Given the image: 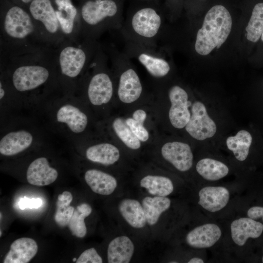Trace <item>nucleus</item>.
I'll use <instances>...</instances> for the list:
<instances>
[{"instance_id":"nucleus-38","label":"nucleus","mask_w":263,"mask_h":263,"mask_svg":"<svg viewBox=\"0 0 263 263\" xmlns=\"http://www.w3.org/2000/svg\"><path fill=\"white\" fill-rule=\"evenodd\" d=\"M174 0H165L164 5H162L165 12V14L167 13L168 11L170 13L172 11V3H174Z\"/></svg>"},{"instance_id":"nucleus-37","label":"nucleus","mask_w":263,"mask_h":263,"mask_svg":"<svg viewBox=\"0 0 263 263\" xmlns=\"http://www.w3.org/2000/svg\"><path fill=\"white\" fill-rule=\"evenodd\" d=\"M147 117L146 112L141 109L136 110L132 114V118L136 121L143 124Z\"/></svg>"},{"instance_id":"nucleus-12","label":"nucleus","mask_w":263,"mask_h":263,"mask_svg":"<svg viewBox=\"0 0 263 263\" xmlns=\"http://www.w3.org/2000/svg\"><path fill=\"white\" fill-rule=\"evenodd\" d=\"M6 33L15 38H23L34 31V25L29 15L22 8L14 6L9 9L4 20Z\"/></svg>"},{"instance_id":"nucleus-15","label":"nucleus","mask_w":263,"mask_h":263,"mask_svg":"<svg viewBox=\"0 0 263 263\" xmlns=\"http://www.w3.org/2000/svg\"><path fill=\"white\" fill-rule=\"evenodd\" d=\"M222 231L220 227L212 223H207L195 227L186 236V242L190 247L196 249L209 248L220 239Z\"/></svg>"},{"instance_id":"nucleus-41","label":"nucleus","mask_w":263,"mask_h":263,"mask_svg":"<svg viewBox=\"0 0 263 263\" xmlns=\"http://www.w3.org/2000/svg\"><path fill=\"white\" fill-rule=\"evenodd\" d=\"M22 2L25 3H31V2L33 0H21Z\"/></svg>"},{"instance_id":"nucleus-30","label":"nucleus","mask_w":263,"mask_h":263,"mask_svg":"<svg viewBox=\"0 0 263 263\" xmlns=\"http://www.w3.org/2000/svg\"><path fill=\"white\" fill-rule=\"evenodd\" d=\"M72 200V194L68 191H64L57 197L54 219L59 226L64 227L69 224L75 210L74 207L70 205Z\"/></svg>"},{"instance_id":"nucleus-4","label":"nucleus","mask_w":263,"mask_h":263,"mask_svg":"<svg viewBox=\"0 0 263 263\" xmlns=\"http://www.w3.org/2000/svg\"><path fill=\"white\" fill-rule=\"evenodd\" d=\"M232 25L231 16L225 7L222 5L212 6L197 31L194 46L196 52L207 56L215 48L219 49L229 35Z\"/></svg>"},{"instance_id":"nucleus-5","label":"nucleus","mask_w":263,"mask_h":263,"mask_svg":"<svg viewBox=\"0 0 263 263\" xmlns=\"http://www.w3.org/2000/svg\"><path fill=\"white\" fill-rule=\"evenodd\" d=\"M125 0H86L81 8L85 24L90 28L120 30L123 24Z\"/></svg>"},{"instance_id":"nucleus-8","label":"nucleus","mask_w":263,"mask_h":263,"mask_svg":"<svg viewBox=\"0 0 263 263\" xmlns=\"http://www.w3.org/2000/svg\"><path fill=\"white\" fill-rule=\"evenodd\" d=\"M190 111V119L185 128L188 134L201 142L213 138L217 133L218 127L206 104L202 101L195 100L192 102Z\"/></svg>"},{"instance_id":"nucleus-42","label":"nucleus","mask_w":263,"mask_h":263,"mask_svg":"<svg viewBox=\"0 0 263 263\" xmlns=\"http://www.w3.org/2000/svg\"><path fill=\"white\" fill-rule=\"evenodd\" d=\"M73 261L76 262V259L75 258H73Z\"/></svg>"},{"instance_id":"nucleus-28","label":"nucleus","mask_w":263,"mask_h":263,"mask_svg":"<svg viewBox=\"0 0 263 263\" xmlns=\"http://www.w3.org/2000/svg\"><path fill=\"white\" fill-rule=\"evenodd\" d=\"M57 19L63 32L70 34L73 29L77 9L71 0H55Z\"/></svg>"},{"instance_id":"nucleus-27","label":"nucleus","mask_w":263,"mask_h":263,"mask_svg":"<svg viewBox=\"0 0 263 263\" xmlns=\"http://www.w3.org/2000/svg\"><path fill=\"white\" fill-rule=\"evenodd\" d=\"M140 186L152 196L167 197L174 190L172 181L163 176L148 175L141 179Z\"/></svg>"},{"instance_id":"nucleus-36","label":"nucleus","mask_w":263,"mask_h":263,"mask_svg":"<svg viewBox=\"0 0 263 263\" xmlns=\"http://www.w3.org/2000/svg\"><path fill=\"white\" fill-rule=\"evenodd\" d=\"M247 215L255 220L261 219L263 222V207L254 206L250 207L247 212Z\"/></svg>"},{"instance_id":"nucleus-33","label":"nucleus","mask_w":263,"mask_h":263,"mask_svg":"<svg viewBox=\"0 0 263 263\" xmlns=\"http://www.w3.org/2000/svg\"><path fill=\"white\" fill-rule=\"evenodd\" d=\"M127 125L136 137L142 142L147 141L149 138V134L146 129L141 123L132 118H128L125 120Z\"/></svg>"},{"instance_id":"nucleus-25","label":"nucleus","mask_w":263,"mask_h":263,"mask_svg":"<svg viewBox=\"0 0 263 263\" xmlns=\"http://www.w3.org/2000/svg\"><path fill=\"white\" fill-rule=\"evenodd\" d=\"M252 142V137L250 133L245 130L241 129L235 134L228 136L225 144L236 160L243 162L248 156Z\"/></svg>"},{"instance_id":"nucleus-19","label":"nucleus","mask_w":263,"mask_h":263,"mask_svg":"<svg viewBox=\"0 0 263 263\" xmlns=\"http://www.w3.org/2000/svg\"><path fill=\"white\" fill-rule=\"evenodd\" d=\"M83 152L89 161L104 166L113 165L120 158L118 149L108 142H100L87 146Z\"/></svg>"},{"instance_id":"nucleus-22","label":"nucleus","mask_w":263,"mask_h":263,"mask_svg":"<svg viewBox=\"0 0 263 263\" xmlns=\"http://www.w3.org/2000/svg\"><path fill=\"white\" fill-rule=\"evenodd\" d=\"M134 252V245L128 236L122 235L113 239L107 249V259L109 263H128Z\"/></svg>"},{"instance_id":"nucleus-43","label":"nucleus","mask_w":263,"mask_h":263,"mask_svg":"<svg viewBox=\"0 0 263 263\" xmlns=\"http://www.w3.org/2000/svg\"><path fill=\"white\" fill-rule=\"evenodd\" d=\"M261 39L263 41V34H262V35L261 36Z\"/></svg>"},{"instance_id":"nucleus-32","label":"nucleus","mask_w":263,"mask_h":263,"mask_svg":"<svg viewBox=\"0 0 263 263\" xmlns=\"http://www.w3.org/2000/svg\"><path fill=\"white\" fill-rule=\"evenodd\" d=\"M112 126L115 134L127 147L132 150L140 148V141L133 134L125 120L116 118L113 121Z\"/></svg>"},{"instance_id":"nucleus-31","label":"nucleus","mask_w":263,"mask_h":263,"mask_svg":"<svg viewBox=\"0 0 263 263\" xmlns=\"http://www.w3.org/2000/svg\"><path fill=\"white\" fill-rule=\"evenodd\" d=\"M247 39L253 42H257L263 33V3L255 5L252 10L250 20L245 28Z\"/></svg>"},{"instance_id":"nucleus-24","label":"nucleus","mask_w":263,"mask_h":263,"mask_svg":"<svg viewBox=\"0 0 263 263\" xmlns=\"http://www.w3.org/2000/svg\"><path fill=\"white\" fill-rule=\"evenodd\" d=\"M195 168L197 172L203 178L211 181L222 179L229 172L228 167L225 163L209 157L199 160Z\"/></svg>"},{"instance_id":"nucleus-6","label":"nucleus","mask_w":263,"mask_h":263,"mask_svg":"<svg viewBox=\"0 0 263 263\" xmlns=\"http://www.w3.org/2000/svg\"><path fill=\"white\" fill-rule=\"evenodd\" d=\"M112 61L119 72L117 89L118 97L125 103H131L137 100L143 92L140 78L133 68L131 59L123 51L115 47L111 49Z\"/></svg>"},{"instance_id":"nucleus-11","label":"nucleus","mask_w":263,"mask_h":263,"mask_svg":"<svg viewBox=\"0 0 263 263\" xmlns=\"http://www.w3.org/2000/svg\"><path fill=\"white\" fill-rule=\"evenodd\" d=\"M161 154L166 161L180 171H188L193 166V154L190 146L186 143L167 142L162 146Z\"/></svg>"},{"instance_id":"nucleus-10","label":"nucleus","mask_w":263,"mask_h":263,"mask_svg":"<svg viewBox=\"0 0 263 263\" xmlns=\"http://www.w3.org/2000/svg\"><path fill=\"white\" fill-rule=\"evenodd\" d=\"M113 90V81L109 74L104 71L95 72L87 85V101L94 107L105 105L112 99Z\"/></svg>"},{"instance_id":"nucleus-18","label":"nucleus","mask_w":263,"mask_h":263,"mask_svg":"<svg viewBox=\"0 0 263 263\" xmlns=\"http://www.w3.org/2000/svg\"><path fill=\"white\" fill-rule=\"evenodd\" d=\"M38 246L32 238L23 237L14 241L10 245L3 263H27L37 253Z\"/></svg>"},{"instance_id":"nucleus-3","label":"nucleus","mask_w":263,"mask_h":263,"mask_svg":"<svg viewBox=\"0 0 263 263\" xmlns=\"http://www.w3.org/2000/svg\"><path fill=\"white\" fill-rule=\"evenodd\" d=\"M46 131L33 117L19 116L0 120V153L12 157L47 143Z\"/></svg>"},{"instance_id":"nucleus-20","label":"nucleus","mask_w":263,"mask_h":263,"mask_svg":"<svg viewBox=\"0 0 263 263\" xmlns=\"http://www.w3.org/2000/svg\"><path fill=\"white\" fill-rule=\"evenodd\" d=\"M29 11L34 19L41 21L49 32L55 33L57 31L59 23L50 0H32Z\"/></svg>"},{"instance_id":"nucleus-34","label":"nucleus","mask_w":263,"mask_h":263,"mask_svg":"<svg viewBox=\"0 0 263 263\" xmlns=\"http://www.w3.org/2000/svg\"><path fill=\"white\" fill-rule=\"evenodd\" d=\"M103 260L94 248L85 250L76 260V263H102Z\"/></svg>"},{"instance_id":"nucleus-35","label":"nucleus","mask_w":263,"mask_h":263,"mask_svg":"<svg viewBox=\"0 0 263 263\" xmlns=\"http://www.w3.org/2000/svg\"><path fill=\"white\" fill-rule=\"evenodd\" d=\"M42 204V201L40 198H29L24 196L19 200L18 205L19 207L23 210L26 208H38L41 206Z\"/></svg>"},{"instance_id":"nucleus-39","label":"nucleus","mask_w":263,"mask_h":263,"mask_svg":"<svg viewBox=\"0 0 263 263\" xmlns=\"http://www.w3.org/2000/svg\"><path fill=\"white\" fill-rule=\"evenodd\" d=\"M188 263H204V260L198 257H193L190 259L188 262Z\"/></svg>"},{"instance_id":"nucleus-16","label":"nucleus","mask_w":263,"mask_h":263,"mask_svg":"<svg viewBox=\"0 0 263 263\" xmlns=\"http://www.w3.org/2000/svg\"><path fill=\"white\" fill-rule=\"evenodd\" d=\"M230 231L234 243L242 246L249 238H258L262 235L263 224L248 217H242L231 223Z\"/></svg>"},{"instance_id":"nucleus-17","label":"nucleus","mask_w":263,"mask_h":263,"mask_svg":"<svg viewBox=\"0 0 263 263\" xmlns=\"http://www.w3.org/2000/svg\"><path fill=\"white\" fill-rule=\"evenodd\" d=\"M198 195V204L211 212L220 211L225 207L230 198L229 190L221 186L204 187L199 191Z\"/></svg>"},{"instance_id":"nucleus-23","label":"nucleus","mask_w":263,"mask_h":263,"mask_svg":"<svg viewBox=\"0 0 263 263\" xmlns=\"http://www.w3.org/2000/svg\"><path fill=\"white\" fill-rule=\"evenodd\" d=\"M119 212L124 220L132 227L143 228L147 220L142 204L138 200L126 198L122 200L118 207Z\"/></svg>"},{"instance_id":"nucleus-13","label":"nucleus","mask_w":263,"mask_h":263,"mask_svg":"<svg viewBox=\"0 0 263 263\" xmlns=\"http://www.w3.org/2000/svg\"><path fill=\"white\" fill-rule=\"evenodd\" d=\"M87 55L79 48L67 46L59 55V65L62 75L70 79L77 77L81 73L86 63Z\"/></svg>"},{"instance_id":"nucleus-1","label":"nucleus","mask_w":263,"mask_h":263,"mask_svg":"<svg viewBox=\"0 0 263 263\" xmlns=\"http://www.w3.org/2000/svg\"><path fill=\"white\" fill-rule=\"evenodd\" d=\"M81 98L66 94L56 96L38 112L36 118H42L41 124L49 131L67 139L69 143L82 138L88 127L89 118Z\"/></svg>"},{"instance_id":"nucleus-26","label":"nucleus","mask_w":263,"mask_h":263,"mask_svg":"<svg viewBox=\"0 0 263 263\" xmlns=\"http://www.w3.org/2000/svg\"><path fill=\"white\" fill-rule=\"evenodd\" d=\"M141 204L147 223L152 226L157 223L161 215L169 208L171 200L167 197L146 196L142 199Z\"/></svg>"},{"instance_id":"nucleus-44","label":"nucleus","mask_w":263,"mask_h":263,"mask_svg":"<svg viewBox=\"0 0 263 263\" xmlns=\"http://www.w3.org/2000/svg\"><path fill=\"white\" fill-rule=\"evenodd\" d=\"M262 262L263 263V257H262Z\"/></svg>"},{"instance_id":"nucleus-7","label":"nucleus","mask_w":263,"mask_h":263,"mask_svg":"<svg viewBox=\"0 0 263 263\" xmlns=\"http://www.w3.org/2000/svg\"><path fill=\"white\" fill-rule=\"evenodd\" d=\"M123 51L131 59H135L152 77L162 78L170 72L171 68L166 58L164 48L159 45L150 47L124 39Z\"/></svg>"},{"instance_id":"nucleus-40","label":"nucleus","mask_w":263,"mask_h":263,"mask_svg":"<svg viewBox=\"0 0 263 263\" xmlns=\"http://www.w3.org/2000/svg\"><path fill=\"white\" fill-rule=\"evenodd\" d=\"M139 0V1H146V2H160V0Z\"/></svg>"},{"instance_id":"nucleus-14","label":"nucleus","mask_w":263,"mask_h":263,"mask_svg":"<svg viewBox=\"0 0 263 263\" xmlns=\"http://www.w3.org/2000/svg\"><path fill=\"white\" fill-rule=\"evenodd\" d=\"M58 176L57 170L50 165L47 157L43 156L34 159L29 164L26 171L28 182L37 186L49 185L54 183Z\"/></svg>"},{"instance_id":"nucleus-29","label":"nucleus","mask_w":263,"mask_h":263,"mask_svg":"<svg viewBox=\"0 0 263 263\" xmlns=\"http://www.w3.org/2000/svg\"><path fill=\"white\" fill-rule=\"evenodd\" d=\"M92 212L90 205L82 203L75 209L73 214L69 222L68 226L73 235L78 238H83L87 234V227L84 222L86 217Z\"/></svg>"},{"instance_id":"nucleus-9","label":"nucleus","mask_w":263,"mask_h":263,"mask_svg":"<svg viewBox=\"0 0 263 263\" xmlns=\"http://www.w3.org/2000/svg\"><path fill=\"white\" fill-rule=\"evenodd\" d=\"M168 96L171 106L169 117L172 126L178 129L185 128L190 116L192 102L188 100L187 92L181 86L174 85L168 91Z\"/></svg>"},{"instance_id":"nucleus-21","label":"nucleus","mask_w":263,"mask_h":263,"mask_svg":"<svg viewBox=\"0 0 263 263\" xmlns=\"http://www.w3.org/2000/svg\"><path fill=\"white\" fill-rule=\"evenodd\" d=\"M84 180L92 190L100 195L113 193L117 186L116 179L112 175L101 170L89 169L84 173Z\"/></svg>"},{"instance_id":"nucleus-2","label":"nucleus","mask_w":263,"mask_h":263,"mask_svg":"<svg viewBox=\"0 0 263 263\" xmlns=\"http://www.w3.org/2000/svg\"><path fill=\"white\" fill-rule=\"evenodd\" d=\"M165 14L160 2L132 0L119 30L123 39L147 46H158L165 26Z\"/></svg>"}]
</instances>
